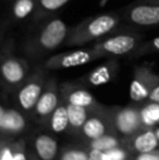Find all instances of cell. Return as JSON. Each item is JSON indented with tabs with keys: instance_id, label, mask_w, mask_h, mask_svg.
<instances>
[{
	"instance_id": "5",
	"label": "cell",
	"mask_w": 159,
	"mask_h": 160,
	"mask_svg": "<svg viewBox=\"0 0 159 160\" xmlns=\"http://www.w3.org/2000/svg\"><path fill=\"white\" fill-rule=\"evenodd\" d=\"M121 18L133 26L155 28L159 25V4L137 0L123 9Z\"/></svg>"
},
{
	"instance_id": "8",
	"label": "cell",
	"mask_w": 159,
	"mask_h": 160,
	"mask_svg": "<svg viewBox=\"0 0 159 160\" xmlns=\"http://www.w3.org/2000/svg\"><path fill=\"white\" fill-rule=\"evenodd\" d=\"M21 89L17 94L19 103L25 110L35 107L39 97L44 92V72L36 71L27 81H24Z\"/></svg>"
},
{
	"instance_id": "28",
	"label": "cell",
	"mask_w": 159,
	"mask_h": 160,
	"mask_svg": "<svg viewBox=\"0 0 159 160\" xmlns=\"http://www.w3.org/2000/svg\"><path fill=\"white\" fill-rule=\"evenodd\" d=\"M12 156L13 155L11 152V150L9 148H4L1 152V158H0V160H11Z\"/></svg>"
},
{
	"instance_id": "13",
	"label": "cell",
	"mask_w": 159,
	"mask_h": 160,
	"mask_svg": "<svg viewBox=\"0 0 159 160\" xmlns=\"http://www.w3.org/2000/svg\"><path fill=\"white\" fill-rule=\"evenodd\" d=\"M0 127L2 130L17 132L25 127V120L15 110H4L3 108H1L0 109Z\"/></svg>"
},
{
	"instance_id": "24",
	"label": "cell",
	"mask_w": 159,
	"mask_h": 160,
	"mask_svg": "<svg viewBox=\"0 0 159 160\" xmlns=\"http://www.w3.org/2000/svg\"><path fill=\"white\" fill-rule=\"evenodd\" d=\"M88 156L81 150H70L62 156L61 160H87Z\"/></svg>"
},
{
	"instance_id": "4",
	"label": "cell",
	"mask_w": 159,
	"mask_h": 160,
	"mask_svg": "<svg viewBox=\"0 0 159 160\" xmlns=\"http://www.w3.org/2000/svg\"><path fill=\"white\" fill-rule=\"evenodd\" d=\"M0 71L3 81L9 86H17L26 80L28 73L27 61L14 55V40L11 37L1 42Z\"/></svg>"
},
{
	"instance_id": "7",
	"label": "cell",
	"mask_w": 159,
	"mask_h": 160,
	"mask_svg": "<svg viewBox=\"0 0 159 160\" xmlns=\"http://www.w3.org/2000/svg\"><path fill=\"white\" fill-rule=\"evenodd\" d=\"M158 82V76L148 68L138 67L130 85V98L133 101H142L149 98L151 92Z\"/></svg>"
},
{
	"instance_id": "23",
	"label": "cell",
	"mask_w": 159,
	"mask_h": 160,
	"mask_svg": "<svg viewBox=\"0 0 159 160\" xmlns=\"http://www.w3.org/2000/svg\"><path fill=\"white\" fill-rule=\"evenodd\" d=\"M92 146L95 149H99L102 152H107V150L113 149L117 146V141L111 136H104L102 135L99 138L93 139Z\"/></svg>"
},
{
	"instance_id": "3",
	"label": "cell",
	"mask_w": 159,
	"mask_h": 160,
	"mask_svg": "<svg viewBox=\"0 0 159 160\" xmlns=\"http://www.w3.org/2000/svg\"><path fill=\"white\" fill-rule=\"evenodd\" d=\"M143 35L135 30H116L92 46L100 58L132 55L143 42Z\"/></svg>"
},
{
	"instance_id": "29",
	"label": "cell",
	"mask_w": 159,
	"mask_h": 160,
	"mask_svg": "<svg viewBox=\"0 0 159 160\" xmlns=\"http://www.w3.org/2000/svg\"><path fill=\"white\" fill-rule=\"evenodd\" d=\"M137 160H159V157L156 155H152V154H142L138 157Z\"/></svg>"
},
{
	"instance_id": "11",
	"label": "cell",
	"mask_w": 159,
	"mask_h": 160,
	"mask_svg": "<svg viewBox=\"0 0 159 160\" xmlns=\"http://www.w3.org/2000/svg\"><path fill=\"white\" fill-rule=\"evenodd\" d=\"M71 0H38V7L32 18V23L39 24L48 18L52 17L58 10L64 7Z\"/></svg>"
},
{
	"instance_id": "31",
	"label": "cell",
	"mask_w": 159,
	"mask_h": 160,
	"mask_svg": "<svg viewBox=\"0 0 159 160\" xmlns=\"http://www.w3.org/2000/svg\"><path fill=\"white\" fill-rule=\"evenodd\" d=\"M109 1H110V0H99V7L100 8H104Z\"/></svg>"
},
{
	"instance_id": "14",
	"label": "cell",
	"mask_w": 159,
	"mask_h": 160,
	"mask_svg": "<svg viewBox=\"0 0 159 160\" xmlns=\"http://www.w3.org/2000/svg\"><path fill=\"white\" fill-rule=\"evenodd\" d=\"M36 152L42 160H52L57 154V142L48 135H40L35 143Z\"/></svg>"
},
{
	"instance_id": "26",
	"label": "cell",
	"mask_w": 159,
	"mask_h": 160,
	"mask_svg": "<svg viewBox=\"0 0 159 160\" xmlns=\"http://www.w3.org/2000/svg\"><path fill=\"white\" fill-rule=\"evenodd\" d=\"M87 160H108L106 156V152L99 149L93 148L92 152L88 154V159Z\"/></svg>"
},
{
	"instance_id": "21",
	"label": "cell",
	"mask_w": 159,
	"mask_h": 160,
	"mask_svg": "<svg viewBox=\"0 0 159 160\" xmlns=\"http://www.w3.org/2000/svg\"><path fill=\"white\" fill-rule=\"evenodd\" d=\"M83 131L84 134L86 135L88 138L96 139L102 137L105 134V124L97 118H92L89 120H87L85 122V124L83 125Z\"/></svg>"
},
{
	"instance_id": "19",
	"label": "cell",
	"mask_w": 159,
	"mask_h": 160,
	"mask_svg": "<svg viewBox=\"0 0 159 160\" xmlns=\"http://www.w3.org/2000/svg\"><path fill=\"white\" fill-rule=\"evenodd\" d=\"M67 108H68L69 120H70L71 125H73L74 128L83 127L87 121L86 108L82 106L72 105V103H68Z\"/></svg>"
},
{
	"instance_id": "32",
	"label": "cell",
	"mask_w": 159,
	"mask_h": 160,
	"mask_svg": "<svg viewBox=\"0 0 159 160\" xmlns=\"http://www.w3.org/2000/svg\"><path fill=\"white\" fill-rule=\"evenodd\" d=\"M145 1H151V2H154V3L159 4V0H145Z\"/></svg>"
},
{
	"instance_id": "2",
	"label": "cell",
	"mask_w": 159,
	"mask_h": 160,
	"mask_svg": "<svg viewBox=\"0 0 159 160\" xmlns=\"http://www.w3.org/2000/svg\"><path fill=\"white\" fill-rule=\"evenodd\" d=\"M121 15L117 12H107L88 17L70 28L64 42L67 47H85L94 44L119 28Z\"/></svg>"
},
{
	"instance_id": "22",
	"label": "cell",
	"mask_w": 159,
	"mask_h": 160,
	"mask_svg": "<svg viewBox=\"0 0 159 160\" xmlns=\"http://www.w3.org/2000/svg\"><path fill=\"white\" fill-rule=\"evenodd\" d=\"M141 118L146 124L153 125L159 121V103L152 101L141 111Z\"/></svg>"
},
{
	"instance_id": "6",
	"label": "cell",
	"mask_w": 159,
	"mask_h": 160,
	"mask_svg": "<svg viewBox=\"0 0 159 160\" xmlns=\"http://www.w3.org/2000/svg\"><path fill=\"white\" fill-rule=\"evenodd\" d=\"M99 58V55L93 46L77 47L74 50L51 55L45 62V68L49 70L71 69V68L87 64Z\"/></svg>"
},
{
	"instance_id": "18",
	"label": "cell",
	"mask_w": 159,
	"mask_h": 160,
	"mask_svg": "<svg viewBox=\"0 0 159 160\" xmlns=\"http://www.w3.org/2000/svg\"><path fill=\"white\" fill-rule=\"evenodd\" d=\"M69 122H70V120H69L68 108L64 106H60V107L56 108V110L53 111L52 118H51V128L53 132L60 133L64 131L66 128L68 127Z\"/></svg>"
},
{
	"instance_id": "10",
	"label": "cell",
	"mask_w": 159,
	"mask_h": 160,
	"mask_svg": "<svg viewBox=\"0 0 159 160\" xmlns=\"http://www.w3.org/2000/svg\"><path fill=\"white\" fill-rule=\"evenodd\" d=\"M118 70V60L116 57H109L105 63L93 69L85 76V81L93 86H102L109 83Z\"/></svg>"
},
{
	"instance_id": "12",
	"label": "cell",
	"mask_w": 159,
	"mask_h": 160,
	"mask_svg": "<svg viewBox=\"0 0 159 160\" xmlns=\"http://www.w3.org/2000/svg\"><path fill=\"white\" fill-rule=\"evenodd\" d=\"M58 105L57 92L52 87V83H49L48 86L42 92L36 103V112L40 116H46L55 111Z\"/></svg>"
},
{
	"instance_id": "27",
	"label": "cell",
	"mask_w": 159,
	"mask_h": 160,
	"mask_svg": "<svg viewBox=\"0 0 159 160\" xmlns=\"http://www.w3.org/2000/svg\"><path fill=\"white\" fill-rule=\"evenodd\" d=\"M149 100L151 101H155V102L159 103V82L153 88V91L151 92V95H149Z\"/></svg>"
},
{
	"instance_id": "9",
	"label": "cell",
	"mask_w": 159,
	"mask_h": 160,
	"mask_svg": "<svg viewBox=\"0 0 159 160\" xmlns=\"http://www.w3.org/2000/svg\"><path fill=\"white\" fill-rule=\"evenodd\" d=\"M38 7V0H9L7 9V25L20 24L32 20Z\"/></svg>"
},
{
	"instance_id": "33",
	"label": "cell",
	"mask_w": 159,
	"mask_h": 160,
	"mask_svg": "<svg viewBox=\"0 0 159 160\" xmlns=\"http://www.w3.org/2000/svg\"><path fill=\"white\" fill-rule=\"evenodd\" d=\"M156 134H157V136H158V138H159V130L157 131V133H156Z\"/></svg>"
},
{
	"instance_id": "15",
	"label": "cell",
	"mask_w": 159,
	"mask_h": 160,
	"mask_svg": "<svg viewBox=\"0 0 159 160\" xmlns=\"http://www.w3.org/2000/svg\"><path fill=\"white\" fill-rule=\"evenodd\" d=\"M138 123H140V117L137 112L133 109L122 110L117 117L118 128L125 134H129L136 130Z\"/></svg>"
},
{
	"instance_id": "25",
	"label": "cell",
	"mask_w": 159,
	"mask_h": 160,
	"mask_svg": "<svg viewBox=\"0 0 159 160\" xmlns=\"http://www.w3.org/2000/svg\"><path fill=\"white\" fill-rule=\"evenodd\" d=\"M105 152H106V156L108 160H123L125 157L124 152H122L120 149H110Z\"/></svg>"
},
{
	"instance_id": "16",
	"label": "cell",
	"mask_w": 159,
	"mask_h": 160,
	"mask_svg": "<svg viewBox=\"0 0 159 160\" xmlns=\"http://www.w3.org/2000/svg\"><path fill=\"white\" fill-rule=\"evenodd\" d=\"M158 145V136L153 132H145L136 137L134 147L141 154L152 152Z\"/></svg>"
},
{
	"instance_id": "20",
	"label": "cell",
	"mask_w": 159,
	"mask_h": 160,
	"mask_svg": "<svg viewBox=\"0 0 159 160\" xmlns=\"http://www.w3.org/2000/svg\"><path fill=\"white\" fill-rule=\"evenodd\" d=\"M155 53H159V36H156L148 40H143L140 46L136 48V50L130 56L132 58H138L143 56L155 55Z\"/></svg>"
},
{
	"instance_id": "1",
	"label": "cell",
	"mask_w": 159,
	"mask_h": 160,
	"mask_svg": "<svg viewBox=\"0 0 159 160\" xmlns=\"http://www.w3.org/2000/svg\"><path fill=\"white\" fill-rule=\"evenodd\" d=\"M37 25L22 45L24 53L33 59H42L64 45L70 31L63 20L53 15Z\"/></svg>"
},
{
	"instance_id": "17",
	"label": "cell",
	"mask_w": 159,
	"mask_h": 160,
	"mask_svg": "<svg viewBox=\"0 0 159 160\" xmlns=\"http://www.w3.org/2000/svg\"><path fill=\"white\" fill-rule=\"evenodd\" d=\"M68 102L72 105L89 107L94 103V97L88 91L84 88H72L68 89Z\"/></svg>"
},
{
	"instance_id": "30",
	"label": "cell",
	"mask_w": 159,
	"mask_h": 160,
	"mask_svg": "<svg viewBox=\"0 0 159 160\" xmlns=\"http://www.w3.org/2000/svg\"><path fill=\"white\" fill-rule=\"evenodd\" d=\"M11 160H26V157H25V155L22 154V152H17V154L13 155Z\"/></svg>"
}]
</instances>
